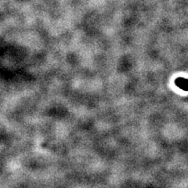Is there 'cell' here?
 <instances>
[{"mask_svg": "<svg viewBox=\"0 0 188 188\" xmlns=\"http://www.w3.org/2000/svg\"><path fill=\"white\" fill-rule=\"evenodd\" d=\"M176 84L178 87L182 89L183 90H188V79L184 78H179L176 80Z\"/></svg>", "mask_w": 188, "mask_h": 188, "instance_id": "cell-1", "label": "cell"}]
</instances>
